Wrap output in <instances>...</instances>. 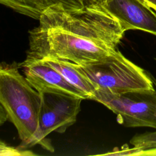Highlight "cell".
Here are the masks:
<instances>
[{
    "label": "cell",
    "instance_id": "obj_1",
    "mask_svg": "<svg viewBox=\"0 0 156 156\" xmlns=\"http://www.w3.org/2000/svg\"><path fill=\"white\" fill-rule=\"evenodd\" d=\"M29 31V48L20 65L58 59L83 65L115 51L125 33L119 21L101 2L79 9L58 4L40 16Z\"/></svg>",
    "mask_w": 156,
    "mask_h": 156
},
{
    "label": "cell",
    "instance_id": "obj_2",
    "mask_svg": "<svg viewBox=\"0 0 156 156\" xmlns=\"http://www.w3.org/2000/svg\"><path fill=\"white\" fill-rule=\"evenodd\" d=\"M16 63L0 66V103L16 127L22 147L35 144L38 130L41 94L19 72Z\"/></svg>",
    "mask_w": 156,
    "mask_h": 156
},
{
    "label": "cell",
    "instance_id": "obj_3",
    "mask_svg": "<svg viewBox=\"0 0 156 156\" xmlns=\"http://www.w3.org/2000/svg\"><path fill=\"white\" fill-rule=\"evenodd\" d=\"M76 66L96 90L119 94L155 89L147 71L127 59L118 49L98 60Z\"/></svg>",
    "mask_w": 156,
    "mask_h": 156
},
{
    "label": "cell",
    "instance_id": "obj_4",
    "mask_svg": "<svg viewBox=\"0 0 156 156\" xmlns=\"http://www.w3.org/2000/svg\"><path fill=\"white\" fill-rule=\"evenodd\" d=\"M91 100L98 101L117 115V121L127 127L156 129V91L133 90L110 94L96 90Z\"/></svg>",
    "mask_w": 156,
    "mask_h": 156
},
{
    "label": "cell",
    "instance_id": "obj_5",
    "mask_svg": "<svg viewBox=\"0 0 156 156\" xmlns=\"http://www.w3.org/2000/svg\"><path fill=\"white\" fill-rule=\"evenodd\" d=\"M40 94L41 107L35 144L54 152L51 141L46 136L54 131L63 133L74 124L83 99L54 93Z\"/></svg>",
    "mask_w": 156,
    "mask_h": 156
},
{
    "label": "cell",
    "instance_id": "obj_6",
    "mask_svg": "<svg viewBox=\"0 0 156 156\" xmlns=\"http://www.w3.org/2000/svg\"><path fill=\"white\" fill-rule=\"evenodd\" d=\"M119 21L124 31L140 30L156 36V12L141 0L101 2Z\"/></svg>",
    "mask_w": 156,
    "mask_h": 156
},
{
    "label": "cell",
    "instance_id": "obj_7",
    "mask_svg": "<svg viewBox=\"0 0 156 156\" xmlns=\"http://www.w3.org/2000/svg\"><path fill=\"white\" fill-rule=\"evenodd\" d=\"M25 77L40 93H54L88 99V97L70 83L58 71L44 61L19 65Z\"/></svg>",
    "mask_w": 156,
    "mask_h": 156
},
{
    "label": "cell",
    "instance_id": "obj_8",
    "mask_svg": "<svg viewBox=\"0 0 156 156\" xmlns=\"http://www.w3.org/2000/svg\"><path fill=\"white\" fill-rule=\"evenodd\" d=\"M99 2V0H0L1 4L35 20H39L46 9L55 5H63L67 9H79Z\"/></svg>",
    "mask_w": 156,
    "mask_h": 156
},
{
    "label": "cell",
    "instance_id": "obj_9",
    "mask_svg": "<svg viewBox=\"0 0 156 156\" xmlns=\"http://www.w3.org/2000/svg\"><path fill=\"white\" fill-rule=\"evenodd\" d=\"M40 61H44L51 65L70 83L84 93L88 97V99H92L96 89L91 81L78 69L75 63L58 59H47Z\"/></svg>",
    "mask_w": 156,
    "mask_h": 156
},
{
    "label": "cell",
    "instance_id": "obj_10",
    "mask_svg": "<svg viewBox=\"0 0 156 156\" xmlns=\"http://www.w3.org/2000/svg\"><path fill=\"white\" fill-rule=\"evenodd\" d=\"M154 58L156 62V57ZM147 73L152 80L154 85L156 87V79L149 72L147 71ZM130 143L138 152L155 147H156V131L136 135L130 140Z\"/></svg>",
    "mask_w": 156,
    "mask_h": 156
},
{
    "label": "cell",
    "instance_id": "obj_11",
    "mask_svg": "<svg viewBox=\"0 0 156 156\" xmlns=\"http://www.w3.org/2000/svg\"><path fill=\"white\" fill-rule=\"evenodd\" d=\"M1 151L3 152L4 151V155H34L33 153H29L28 151H20L18 149H16L14 147H11L5 144H4L1 141Z\"/></svg>",
    "mask_w": 156,
    "mask_h": 156
},
{
    "label": "cell",
    "instance_id": "obj_12",
    "mask_svg": "<svg viewBox=\"0 0 156 156\" xmlns=\"http://www.w3.org/2000/svg\"><path fill=\"white\" fill-rule=\"evenodd\" d=\"M136 155L141 156H156V147L140 151Z\"/></svg>",
    "mask_w": 156,
    "mask_h": 156
},
{
    "label": "cell",
    "instance_id": "obj_13",
    "mask_svg": "<svg viewBox=\"0 0 156 156\" xmlns=\"http://www.w3.org/2000/svg\"><path fill=\"white\" fill-rule=\"evenodd\" d=\"M156 12V0H141Z\"/></svg>",
    "mask_w": 156,
    "mask_h": 156
},
{
    "label": "cell",
    "instance_id": "obj_14",
    "mask_svg": "<svg viewBox=\"0 0 156 156\" xmlns=\"http://www.w3.org/2000/svg\"><path fill=\"white\" fill-rule=\"evenodd\" d=\"M106 1H107V0H99V2H105Z\"/></svg>",
    "mask_w": 156,
    "mask_h": 156
}]
</instances>
